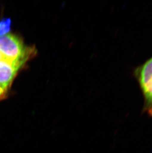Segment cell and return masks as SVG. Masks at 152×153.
<instances>
[{
    "instance_id": "1",
    "label": "cell",
    "mask_w": 152,
    "mask_h": 153,
    "mask_svg": "<svg viewBox=\"0 0 152 153\" xmlns=\"http://www.w3.org/2000/svg\"><path fill=\"white\" fill-rule=\"evenodd\" d=\"M0 52L11 61L26 62L36 54L35 48L27 47L20 38L13 34L0 36Z\"/></svg>"
},
{
    "instance_id": "2",
    "label": "cell",
    "mask_w": 152,
    "mask_h": 153,
    "mask_svg": "<svg viewBox=\"0 0 152 153\" xmlns=\"http://www.w3.org/2000/svg\"><path fill=\"white\" fill-rule=\"evenodd\" d=\"M134 74L143 96V111L152 117V56L137 67Z\"/></svg>"
},
{
    "instance_id": "3",
    "label": "cell",
    "mask_w": 152,
    "mask_h": 153,
    "mask_svg": "<svg viewBox=\"0 0 152 153\" xmlns=\"http://www.w3.org/2000/svg\"><path fill=\"white\" fill-rule=\"evenodd\" d=\"M25 64L20 61H11L4 58L0 61V87L5 91L12 85L18 71Z\"/></svg>"
},
{
    "instance_id": "4",
    "label": "cell",
    "mask_w": 152,
    "mask_h": 153,
    "mask_svg": "<svg viewBox=\"0 0 152 153\" xmlns=\"http://www.w3.org/2000/svg\"><path fill=\"white\" fill-rule=\"evenodd\" d=\"M12 26V20L10 18H4L0 20V36L9 34Z\"/></svg>"
},
{
    "instance_id": "5",
    "label": "cell",
    "mask_w": 152,
    "mask_h": 153,
    "mask_svg": "<svg viewBox=\"0 0 152 153\" xmlns=\"http://www.w3.org/2000/svg\"><path fill=\"white\" fill-rule=\"evenodd\" d=\"M6 92L7 91H5L0 87V100L4 98V97L6 96Z\"/></svg>"
},
{
    "instance_id": "6",
    "label": "cell",
    "mask_w": 152,
    "mask_h": 153,
    "mask_svg": "<svg viewBox=\"0 0 152 153\" xmlns=\"http://www.w3.org/2000/svg\"><path fill=\"white\" fill-rule=\"evenodd\" d=\"M4 56H3V55L1 53V52H0V61H1V59H4Z\"/></svg>"
}]
</instances>
